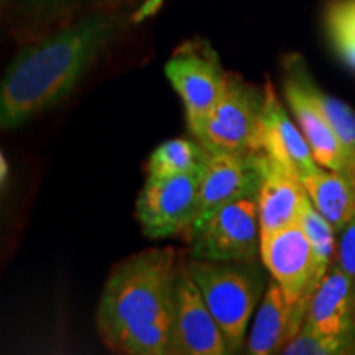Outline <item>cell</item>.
Instances as JSON below:
<instances>
[{
    "label": "cell",
    "mask_w": 355,
    "mask_h": 355,
    "mask_svg": "<svg viewBox=\"0 0 355 355\" xmlns=\"http://www.w3.org/2000/svg\"><path fill=\"white\" fill-rule=\"evenodd\" d=\"M130 15L97 8L25 44L13 56L0 87V125L19 128L66 99L117 40Z\"/></svg>",
    "instance_id": "obj_1"
},
{
    "label": "cell",
    "mask_w": 355,
    "mask_h": 355,
    "mask_svg": "<svg viewBox=\"0 0 355 355\" xmlns=\"http://www.w3.org/2000/svg\"><path fill=\"white\" fill-rule=\"evenodd\" d=\"M173 247L146 248L119 263L102 290L97 332L121 355H170L175 282Z\"/></svg>",
    "instance_id": "obj_2"
},
{
    "label": "cell",
    "mask_w": 355,
    "mask_h": 355,
    "mask_svg": "<svg viewBox=\"0 0 355 355\" xmlns=\"http://www.w3.org/2000/svg\"><path fill=\"white\" fill-rule=\"evenodd\" d=\"M207 308L227 340L229 354L245 343L252 314L263 295L265 275L255 261L186 260Z\"/></svg>",
    "instance_id": "obj_3"
},
{
    "label": "cell",
    "mask_w": 355,
    "mask_h": 355,
    "mask_svg": "<svg viewBox=\"0 0 355 355\" xmlns=\"http://www.w3.org/2000/svg\"><path fill=\"white\" fill-rule=\"evenodd\" d=\"M191 257L207 261H255L260 255L259 199L247 196L217 207L184 234Z\"/></svg>",
    "instance_id": "obj_4"
},
{
    "label": "cell",
    "mask_w": 355,
    "mask_h": 355,
    "mask_svg": "<svg viewBox=\"0 0 355 355\" xmlns=\"http://www.w3.org/2000/svg\"><path fill=\"white\" fill-rule=\"evenodd\" d=\"M265 87H257L229 73L227 86L216 107L194 133L212 153H259V133Z\"/></svg>",
    "instance_id": "obj_5"
},
{
    "label": "cell",
    "mask_w": 355,
    "mask_h": 355,
    "mask_svg": "<svg viewBox=\"0 0 355 355\" xmlns=\"http://www.w3.org/2000/svg\"><path fill=\"white\" fill-rule=\"evenodd\" d=\"M165 76L183 101L186 122L194 135L224 94L229 71L207 40L191 38L173 51Z\"/></svg>",
    "instance_id": "obj_6"
},
{
    "label": "cell",
    "mask_w": 355,
    "mask_h": 355,
    "mask_svg": "<svg viewBox=\"0 0 355 355\" xmlns=\"http://www.w3.org/2000/svg\"><path fill=\"white\" fill-rule=\"evenodd\" d=\"M260 259L293 306L291 339L301 331L306 308L316 290V260L300 224L260 239ZM290 339V340H291Z\"/></svg>",
    "instance_id": "obj_7"
},
{
    "label": "cell",
    "mask_w": 355,
    "mask_h": 355,
    "mask_svg": "<svg viewBox=\"0 0 355 355\" xmlns=\"http://www.w3.org/2000/svg\"><path fill=\"white\" fill-rule=\"evenodd\" d=\"M201 173L146 178L137 199V217L152 241L186 234L199 216Z\"/></svg>",
    "instance_id": "obj_8"
},
{
    "label": "cell",
    "mask_w": 355,
    "mask_h": 355,
    "mask_svg": "<svg viewBox=\"0 0 355 355\" xmlns=\"http://www.w3.org/2000/svg\"><path fill=\"white\" fill-rule=\"evenodd\" d=\"M227 340L207 308L202 293L191 277L186 261L178 265L175 282L170 355H224Z\"/></svg>",
    "instance_id": "obj_9"
},
{
    "label": "cell",
    "mask_w": 355,
    "mask_h": 355,
    "mask_svg": "<svg viewBox=\"0 0 355 355\" xmlns=\"http://www.w3.org/2000/svg\"><path fill=\"white\" fill-rule=\"evenodd\" d=\"M300 55H288L283 60V92L293 115L300 123L304 139L308 140L314 159L319 166L331 171L343 173L355 181V173L350 166L344 146L332 130L329 122L311 101L300 74Z\"/></svg>",
    "instance_id": "obj_10"
},
{
    "label": "cell",
    "mask_w": 355,
    "mask_h": 355,
    "mask_svg": "<svg viewBox=\"0 0 355 355\" xmlns=\"http://www.w3.org/2000/svg\"><path fill=\"white\" fill-rule=\"evenodd\" d=\"M260 183V153L241 155L211 152L201 173L199 216L196 222L202 220L224 204L247 196H259Z\"/></svg>",
    "instance_id": "obj_11"
},
{
    "label": "cell",
    "mask_w": 355,
    "mask_h": 355,
    "mask_svg": "<svg viewBox=\"0 0 355 355\" xmlns=\"http://www.w3.org/2000/svg\"><path fill=\"white\" fill-rule=\"evenodd\" d=\"M263 87L265 101L261 109L259 153H263L275 165L303 180V176L318 170V162L301 128L293 123L279 102L273 84L266 81Z\"/></svg>",
    "instance_id": "obj_12"
},
{
    "label": "cell",
    "mask_w": 355,
    "mask_h": 355,
    "mask_svg": "<svg viewBox=\"0 0 355 355\" xmlns=\"http://www.w3.org/2000/svg\"><path fill=\"white\" fill-rule=\"evenodd\" d=\"M261 183L259 189L260 239L298 224L303 204L308 199L303 181L275 165L260 153Z\"/></svg>",
    "instance_id": "obj_13"
},
{
    "label": "cell",
    "mask_w": 355,
    "mask_h": 355,
    "mask_svg": "<svg viewBox=\"0 0 355 355\" xmlns=\"http://www.w3.org/2000/svg\"><path fill=\"white\" fill-rule=\"evenodd\" d=\"M355 285L336 263L324 275L311 296L303 326L326 336L355 331Z\"/></svg>",
    "instance_id": "obj_14"
},
{
    "label": "cell",
    "mask_w": 355,
    "mask_h": 355,
    "mask_svg": "<svg viewBox=\"0 0 355 355\" xmlns=\"http://www.w3.org/2000/svg\"><path fill=\"white\" fill-rule=\"evenodd\" d=\"M293 306L277 279H270L257 318L248 334L245 352L252 355L277 354L291 339Z\"/></svg>",
    "instance_id": "obj_15"
},
{
    "label": "cell",
    "mask_w": 355,
    "mask_h": 355,
    "mask_svg": "<svg viewBox=\"0 0 355 355\" xmlns=\"http://www.w3.org/2000/svg\"><path fill=\"white\" fill-rule=\"evenodd\" d=\"M301 181L314 207L339 234L355 217V181L322 166L303 176Z\"/></svg>",
    "instance_id": "obj_16"
},
{
    "label": "cell",
    "mask_w": 355,
    "mask_h": 355,
    "mask_svg": "<svg viewBox=\"0 0 355 355\" xmlns=\"http://www.w3.org/2000/svg\"><path fill=\"white\" fill-rule=\"evenodd\" d=\"M209 150L196 140L173 139L163 141L148 158L150 178H170L186 173L202 171L209 158Z\"/></svg>",
    "instance_id": "obj_17"
},
{
    "label": "cell",
    "mask_w": 355,
    "mask_h": 355,
    "mask_svg": "<svg viewBox=\"0 0 355 355\" xmlns=\"http://www.w3.org/2000/svg\"><path fill=\"white\" fill-rule=\"evenodd\" d=\"M300 74L306 92H308L311 101L318 105V109L321 110L326 121L329 122L340 145L344 146V152L347 155L350 166L355 173V110L344 101L337 99V97L327 94L318 87V84L313 81L308 68H306L303 58L300 61Z\"/></svg>",
    "instance_id": "obj_18"
},
{
    "label": "cell",
    "mask_w": 355,
    "mask_h": 355,
    "mask_svg": "<svg viewBox=\"0 0 355 355\" xmlns=\"http://www.w3.org/2000/svg\"><path fill=\"white\" fill-rule=\"evenodd\" d=\"M298 224L304 230L306 237L311 242L314 252V260H316V278L321 283L327 270L334 265L336 261V229L332 227L329 220L319 212L314 204L311 202L308 196L303 209H301Z\"/></svg>",
    "instance_id": "obj_19"
},
{
    "label": "cell",
    "mask_w": 355,
    "mask_h": 355,
    "mask_svg": "<svg viewBox=\"0 0 355 355\" xmlns=\"http://www.w3.org/2000/svg\"><path fill=\"white\" fill-rule=\"evenodd\" d=\"M105 0H2L3 7L12 8L19 17L32 21H53L74 12L97 10Z\"/></svg>",
    "instance_id": "obj_20"
},
{
    "label": "cell",
    "mask_w": 355,
    "mask_h": 355,
    "mask_svg": "<svg viewBox=\"0 0 355 355\" xmlns=\"http://www.w3.org/2000/svg\"><path fill=\"white\" fill-rule=\"evenodd\" d=\"M279 354L285 355H343L355 354V331L343 336L319 334L301 327L291 340L283 345Z\"/></svg>",
    "instance_id": "obj_21"
},
{
    "label": "cell",
    "mask_w": 355,
    "mask_h": 355,
    "mask_svg": "<svg viewBox=\"0 0 355 355\" xmlns=\"http://www.w3.org/2000/svg\"><path fill=\"white\" fill-rule=\"evenodd\" d=\"M326 28L329 37H355V0H332L326 8Z\"/></svg>",
    "instance_id": "obj_22"
},
{
    "label": "cell",
    "mask_w": 355,
    "mask_h": 355,
    "mask_svg": "<svg viewBox=\"0 0 355 355\" xmlns=\"http://www.w3.org/2000/svg\"><path fill=\"white\" fill-rule=\"evenodd\" d=\"M355 285V217L339 232L336 245V261Z\"/></svg>",
    "instance_id": "obj_23"
},
{
    "label": "cell",
    "mask_w": 355,
    "mask_h": 355,
    "mask_svg": "<svg viewBox=\"0 0 355 355\" xmlns=\"http://www.w3.org/2000/svg\"><path fill=\"white\" fill-rule=\"evenodd\" d=\"M329 38L340 60L350 69L355 71V37H350V35H334V37Z\"/></svg>",
    "instance_id": "obj_24"
},
{
    "label": "cell",
    "mask_w": 355,
    "mask_h": 355,
    "mask_svg": "<svg viewBox=\"0 0 355 355\" xmlns=\"http://www.w3.org/2000/svg\"><path fill=\"white\" fill-rule=\"evenodd\" d=\"M166 3V0H144L139 7L130 13V20L133 25L144 24V21L153 19L157 13L162 10L163 6Z\"/></svg>",
    "instance_id": "obj_25"
},
{
    "label": "cell",
    "mask_w": 355,
    "mask_h": 355,
    "mask_svg": "<svg viewBox=\"0 0 355 355\" xmlns=\"http://www.w3.org/2000/svg\"><path fill=\"white\" fill-rule=\"evenodd\" d=\"M0 170H2V173H0V178H2V188L6 186V181L8 178V163L6 159V155H0Z\"/></svg>",
    "instance_id": "obj_26"
},
{
    "label": "cell",
    "mask_w": 355,
    "mask_h": 355,
    "mask_svg": "<svg viewBox=\"0 0 355 355\" xmlns=\"http://www.w3.org/2000/svg\"><path fill=\"white\" fill-rule=\"evenodd\" d=\"M354 322H355V308H354Z\"/></svg>",
    "instance_id": "obj_27"
}]
</instances>
